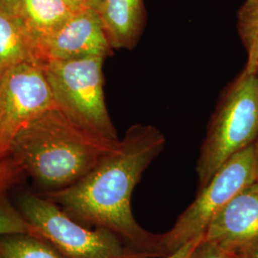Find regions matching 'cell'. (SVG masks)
<instances>
[{
  "instance_id": "6da1fadb",
  "label": "cell",
  "mask_w": 258,
  "mask_h": 258,
  "mask_svg": "<svg viewBox=\"0 0 258 258\" xmlns=\"http://www.w3.org/2000/svg\"><path fill=\"white\" fill-rule=\"evenodd\" d=\"M166 144L164 134L155 126L133 124L80 181L41 195L83 226L106 229L150 257L164 258L161 234L151 233L139 225L131 209V198L144 172Z\"/></svg>"
},
{
  "instance_id": "7a4b0ae2",
  "label": "cell",
  "mask_w": 258,
  "mask_h": 258,
  "mask_svg": "<svg viewBox=\"0 0 258 258\" xmlns=\"http://www.w3.org/2000/svg\"><path fill=\"white\" fill-rule=\"evenodd\" d=\"M118 142L85 131L55 107L19 131L8 155L33 179L37 194H46L80 181Z\"/></svg>"
},
{
  "instance_id": "3957f363",
  "label": "cell",
  "mask_w": 258,
  "mask_h": 258,
  "mask_svg": "<svg viewBox=\"0 0 258 258\" xmlns=\"http://www.w3.org/2000/svg\"><path fill=\"white\" fill-rule=\"evenodd\" d=\"M258 137V76L242 71L222 93L196 165L199 190L230 158Z\"/></svg>"
},
{
  "instance_id": "277c9868",
  "label": "cell",
  "mask_w": 258,
  "mask_h": 258,
  "mask_svg": "<svg viewBox=\"0 0 258 258\" xmlns=\"http://www.w3.org/2000/svg\"><path fill=\"white\" fill-rule=\"evenodd\" d=\"M16 206L61 258H151L112 231L75 221L41 194L22 192Z\"/></svg>"
},
{
  "instance_id": "5b68a950",
  "label": "cell",
  "mask_w": 258,
  "mask_h": 258,
  "mask_svg": "<svg viewBox=\"0 0 258 258\" xmlns=\"http://www.w3.org/2000/svg\"><path fill=\"white\" fill-rule=\"evenodd\" d=\"M104 58L47 60L44 73L57 108L77 125L99 138L118 142L103 91Z\"/></svg>"
},
{
  "instance_id": "8992f818",
  "label": "cell",
  "mask_w": 258,
  "mask_h": 258,
  "mask_svg": "<svg viewBox=\"0 0 258 258\" xmlns=\"http://www.w3.org/2000/svg\"><path fill=\"white\" fill-rule=\"evenodd\" d=\"M255 181L251 145L230 158L208 184L198 191L195 200L180 214L172 228L161 234V247L165 257L188 241L203 235L222 208Z\"/></svg>"
},
{
  "instance_id": "52a82bcc",
  "label": "cell",
  "mask_w": 258,
  "mask_h": 258,
  "mask_svg": "<svg viewBox=\"0 0 258 258\" xmlns=\"http://www.w3.org/2000/svg\"><path fill=\"white\" fill-rule=\"evenodd\" d=\"M55 107L43 64L25 62L5 72L0 78V159L21 129Z\"/></svg>"
},
{
  "instance_id": "ba28073f",
  "label": "cell",
  "mask_w": 258,
  "mask_h": 258,
  "mask_svg": "<svg viewBox=\"0 0 258 258\" xmlns=\"http://www.w3.org/2000/svg\"><path fill=\"white\" fill-rule=\"evenodd\" d=\"M47 60L106 58L113 48L105 34L99 12L85 8L41 41Z\"/></svg>"
},
{
  "instance_id": "9c48e42d",
  "label": "cell",
  "mask_w": 258,
  "mask_h": 258,
  "mask_svg": "<svg viewBox=\"0 0 258 258\" xmlns=\"http://www.w3.org/2000/svg\"><path fill=\"white\" fill-rule=\"evenodd\" d=\"M258 238V182L247 185L209 224L204 240L230 253Z\"/></svg>"
},
{
  "instance_id": "30bf717a",
  "label": "cell",
  "mask_w": 258,
  "mask_h": 258,
  "mask_svg": "<svg viewBox=\"0 0 258 258\" xmlns=\"http://www.w3.org/2000/svg\"><path fill=\"white\" fill-rule=\"evenodd\" d=\"M99 14L114 50H132L138 44L147 23L144 0H103Z\"/></svg>"
},
{
  "instance_id": "8fae6325",
  "label": "cell",
  "mask_w": 258,
  "mask_h": 258,
  "mask_svg": "<svg viewBox=\"0 0 258 258\" xmlns=\"http://www.w3.org/2000/svg\"><path fill=\"white\" fill-rule=\"evenodd\" d=\"M46 61L39 38L23 19L0 11V78L17 65Z\"/></svg>"
},
{
  "instance_id": "7c38bea8",
  "label": "cell",
  "mask_w": 258,
  "mask_h": 258,
  "mask_svg": "<svg viewBox=\"0 0 258 258\" xmlns=\"http://www.w3.org/2000/svg\"><path fill=\"white\" fill-rule=\"evenodd\" d=\"M74 14L64 0H21L19 16L41 42Z\"/></svg>"
},
{
  "instance_id": "4fadbf2b",
  "label": "cell",
  "mask_w": 258,
  "mask_h": 258,
  "mask_svg": "<svg viewBox=\"0 0 258 258\" xmlns=\"http://www.w3.org/2000/svg\"><path fill=\"white\" fill-rule=\"evenodd\" d=\"M0 258H61L47 240L27 233L0 236Z\"/></svg>"
},
{
  "instance_id": "5bb4252c",
  "label": "cell",
  "mask_w": 258,
  "mask_h": 258,
  "mask_svg": "<svg viewBox=\"0 0 258 258\" xmlns=\"http://www.w3.org/2000/svg\"><path fill=\"white\" fill-rule=\"evenodd\" d=\"M237 31L247 54L244 71L254 72L258 59V0H245L237 12Z\"/></svg>"
},
{
  "instance_id": "9a60e30c",
  "label": "cell",
  "mask_w": 258,
  "mask_h": 258,
  "mask_svg": "<svg viewBox=\"0 0 258 258\" xmlns=\"http://www.w3.org/2000/svg\"><path fill=\"white\" fill-rule=\"evenodd\" d=\"M27 233L40 237V233L20 212L19 208L12 203L8 194L0 195V236L8 234Z\"/></svg>"
},
{
  "instance_id": "2e32d148",
  "label": "cell",
  "mask_w": 258,
  "mask_h": 258,
  "mask_svg": "<svg viewBox=\"0 0 258 258\" xmlns=\"http://www.w3.org/2000/svg\"><path fill=\"white\" fill-rule=\"evenodd\" d=\"M24 175L22 166L15 158L7 155L0 159V195L8 194Z\"/></svg>"
},
{
  "instance_id": "e0dca14e",
  "label": "cell",
  "mask_w": 258,
  "mask_h": 258,
  "mask_svg": "<svg viewBox=\"0 0 258 258\" xmlns=\"http://www.w3.org/2000/svg\"><path fill=\"white\" fill-rule=\"evenodd\" d=\"M189 258H235L231 253L202 240Z\"/></svg>"
},
{
  "instance_id": "ac0fdd59",
  "label": "cell",
  "mask_w": 258,
  "mask_h": 258,
  "mask_svg": "<svg viewBox=\"0 0 258 258\" xmlns=\"http://www.w3.org/2000/svg\"><path fill=\"white\" fill-rule=\"evenodd\" d=\"M203 235H200L198 237H195L194 239L188 241L184 246L180 247L179 249H176L172 253L167 255L164 258H189L191 253L194 252V249L197 247V245L203 240Z\"/></svg>"
},
{
  "instance_id": "d6986e66",
  "label": "cell",
  "mask_w": 258,
  "mask_h": 258,
  "mask_svg": "<svg viewBox=\"0 0 258 258\" xmlns=\"http://www.w3.org/2000/svg\"><path fill=\"white\" fill-rule=\"evenodd\" d=\"M235 258H258V238L231 253Z\"/></svg>"
},
{
  "instance_id": "ffe728a7",
  "label": "cell",
  "mask_w": 258,
  "mask_h": 258,
  "mask_svg": "<svg viewBox=\"0 0 258 258\" xmlns=\"http://www.w3.org/2000/svg\"><path fill=\"white\" fill-rule=\"evenodd\" d=\"M21 0H0V11L19 16Z\"/></svg>"
},
{
  "instance_id": "44dd1931",
  "label": "cell",
  "mask_w": 258,
  "mask_h": 258,
  "mask_svg": "<svg viewBox=\"0 0 258 258\" xmlns=\"http://www.w3.org/2000/svg\"><path fill=\"white\" fill-rule=\"evenodd\" d=\"M64 1L75 13L80 12L85 8H88L86 4V0H64Z\"/></svg>"
},
{
  "instance_id": "7402d4cb",
  "label": "cell",
  "mask_w": 258,
  "mask_h": 258,
  "mask_svg": "<svg viewBox=\"0 0 258 258\" xmlns=\"http://www.w3.org/2000/svg\"><path fill=\"white\" fill-rule=\"evenodd\" d=\"M253 148V162H254V172H255V179L258 182V137L252 145Z\"/></svg>"
},
{
  "instance_id": "603a6c76",
  "label": "cell",
  "mask_w": 258,
  "mask_h": 258,
  "mask_svg": "<svg viewBox=\"0 0 258 258\" xmlns=\"http://www.w3.org/2000/svg\"><path fill=\"white\" fill-rule=\"evenodd\" d=\"M102 2H103V0H86L87 7L95 10V11H97V12H99L100 9H101Z\"/></svg>"
},
{
  "instance_id": "cb8c5ba5",
  "label": "cell",
  "mask_w": 258,
  "mask_h": 258,
  "mask_svg": "<svg viewBox=\"0 0 258 258\" xmlns=\"http://www.w3.org/2000/svg\"><path fill=\"white\" fill-rule=\"evenodd\" d=\"M255 72H256V74H257L258 76V59H257V62H256V64H255V70H254Z\"/></svg>"
}]
</instances>
